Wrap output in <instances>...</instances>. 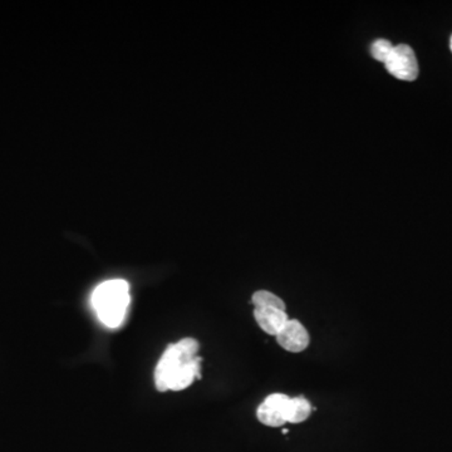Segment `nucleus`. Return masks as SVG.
Instances as JSON below:
<instances>
[{"mask_svg":"<svg viewBox=\"0 0 452 452\" xmlns=\"http://www.w3.org/2000/svg\"><path fill=\"white\" fill-rule=\"evenodd\" d=\"M312 414V406L304 397H295L290 398L287 407V422L290 423H300L311 416Z\"/></svg>","mask_w":452,"mask_h":452,"instance_id":"7","label":"nucleus"},{"mask_svg":"<svg viewBox=\"0 0 452 452\" xmlns=\"http://www.w3.org/2000/svg\"><path fill=\"white\" fill-rule=\"evenodd\" d=\"M91 302L103 325L109 328H117L127 315L131 303L130 286L123 279L103 281L95 289Z\"/></svg>","mask_w":452,"mask_h":452,"instance_id":"2","label":"nucleus"},{"mask_svg":"<svg viewBox=\"0 0 452 452\" xmlns=\"http://www.w3.org/2000/svg\"><path fill=\"white\" fill-rule=\"evenodd\" d=\"M254 317L263 331L275 337L289 320L286 311L276 308H254Z\"/></svg>","mask_w":452,"mask_h":452,"instance_id":"6","label":"nucleus"},{"mask_svg":"<svg viewBox=\"0 0 452 452\" xmlns=\"http://www.w3.org/2000/svg\"><path fill=\"white\" fill-rule=\"evenodd\" d=\"M383 64L389 75L400 81L412 82L420 73L414 51L408 45H395Z\"/></svg>","mask_w":452,"mask_h":452,"instance_id":"3","label":"nucleus"},{"mask_svg":"<svg viewBox=\"0 0 452 452\" xmlns=\"http://www.w3.org/2000/svg\"><path fill=\"white\" fill-rule=\"evenodd\" d=\"M251 302L254 304V308H276V309L286 311V303L281 300V298L267 290L255 292Z\"/></svg>","mask_w":452,"mask_h":452,"instance_id":"8","label":"nucleus"},{"mask_svg":"<svg viewBox=\"0 0 452 452\" xmlns=\"http://www.w3.org/2000/svg\"><path fill=\"white\" fill-rule=\"evenodd\" d=\"M276 341L281 348H284L288 352L299 353L309 345L311 338L304 325L295 319H289L287 325H284L281 331L278 333Z\"/></svg>","mask_w":452,"mask_h":452,"instance_id":"5","label":"nucleus"},{"mask_svg":"<svg viewBox=\"0 0 452 452\" xmlns=\"http://www.w3.org/2000/svg\"><path fill=\"white\" fill-rule=\"evenodd\" d=\"M450 49H451L452 52V36H451V39H450Z\"/></svg>","mask_w":452,"mask_h":452,"instance_id":"10","label":"nucleus"},{"mask_svg":"<svg viewBox=\"0 0 452 452\" xmlns=\"http://www.w3.org/2000/svg\"><path fill=\"white\" fill-rule=\"evenodd\" d=\"M290 397L281 393L267 396L265 401L261 403L256 416L263 425L269 427H281L287 423V407Z\"/></svg>","mask_w":452,"mask_h":452,"instance_id":"4","label":"nucleus"},{"mask_svg":"<svg viewBox=\"0 0 452 452\" xmlns=\"http://www.w3.org/2000/svg\"><path fill=\"white\" fill-rule=\"evenodd\" d=\"M198 344L194 338H184L170 344L155 370V386L159 392L181 391L201 378V358Z\"/></svg>","mask_w":452,"mask_h":452,"instance_id":"1","label":"nucleus"},{"mask_svg":"<svg viewBox=\"0 0 452 452\" xmlns=\"http://www.w3.org/2000/svg\"><path fill=\"white\" fill-rule=\"evenodd\" d=\"M395 45H392L387 39H376L372 45H371V54L372 57L375 58L378 62L384 63L386 59L389 58V53L392 52Z\"/></svg>","mask_w":452,"mask_h":452,"instance_id":"9","label":"nucleus"}]
</instances>
